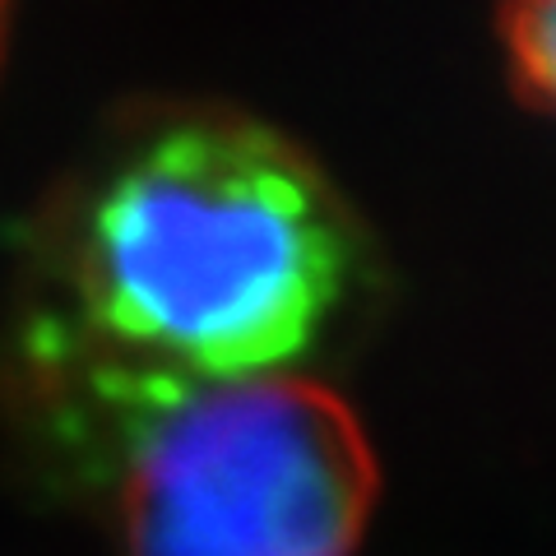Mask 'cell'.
<instances>
[{"instance_id": "obj_1", "label": "cell", "mask_w": 556, "mask_h": 556, "mask_svg": "<svg viewBox=\"0 0 556 556\" xmlns=\"http://www.w3.org/2000/svg\"><path fill=\"white\" fill-rule=\"evenodd\" d=\"M102 353L186 376L292 371L367 278V237L306 149L228 108L149 112L47 228Z\"/></svg>"}, {"instance_id": "obj_2", "label": "cell", "mask_w": 556, "mask_h": 556, "mask_svg": "<svg viewBox=\"0 0 556 556\" xmlns=\"http://www.w3.org/2000/svg\"><path fill=\"white\" fill-rule=\"evenodd\" d=\"M51 404L108 473L126 556H353L376 455L343 399L298 371L186 376L56 329Z\"/></svg>"}, {"instance_id": "obj_3", "label": "cell", "mask_w": 556, "mask_h": 556, "mask_svg": "<svg viewBox=\"0 0 556 556\" xmlns=\"http://www.w3.org/2000/svg\"><path fill=\"white\" fill-rule=\"evenodd\" d=\"M556 0H501L496 33L506 51V70L519 102L529 112H547L552 102V70H556Z\"/></svg>"}, {"instance_id": "obj_4", "label": "cell", "mask_w": 556, "mask_h": 556, "mask_svg": "<svg viewBox=\"0 0 556 556\" xmlns=\"http://www.w3.org/2000/svg\"><path fill=\"white\" fill-rule=\"evenodd\" d=\"M5 14H10V0H0V38H5Z\"/></svg>"}]
</instances>
